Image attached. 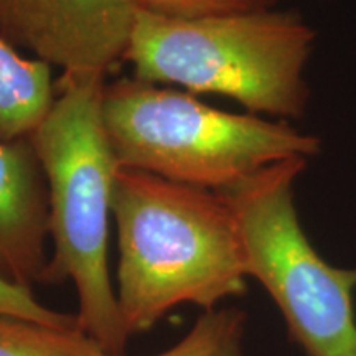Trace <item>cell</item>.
<instances>
[{
	"mask_svg": "<svg viewBox=\"0 0 356 356\" xmlns=\"http://www.w3.org/2000/svg\"><path fill=\"white\" fill-rule=\"evenodd\" d=\"M314 29L296 10L262 8L195 20L136 12L124 60L144 83L221 95L251 114L299 119Z\"/></svg>",
	"mask_w": 356,
	"mask_h": 356,
	"instance_id": "3",
	"label": "cell"
},
{
	"mask_svg": "<svg viewBox=\"0 0 356 356\" xmlns=\"http://www.w3.org/2000/svg\"><path fill=\"white\" fill-rule=\"evenodd\" d=\"M309 159L262 168L221 191L233 210L248 277L269 292L307 356H356V269L328 264L302 229L293 186Z\"/></svg>",
	"mask_w": 356,
	"mask_h": 356,
	"instance_id": "5",
	"label": "cell"
},
{
	"mask_svg": "<svg viewBox=\"0 0 356 356\" xmlns=\"http://www.w3.org/2000/svg\"><path fill=\"white\" fill-rule=\"evenodd\" d=\"M244 327L246 314L241 309L204 310L177 345L154 356H244Z\"/></svg>",
	"mask_w": 356,
	"mask_h": 356,
	"instance_id": "10",
	"label": "cell"
},
{
	"mask_svg": "<svg viewBox=\"0 0 356 356\" xmlns=\"http://www.w3.org/2000/svg\"><path fill=\"white\" fill-rule=\"evenodd\" d=\"M51 66L0 38V142L30 139L55 102Z\"/></svg>",
	"mask_w": 356,
	"mask_h": 356,
	"instance_id": "8",
	"label": "cell"
},
{
	"mask_svg": "<svg viewBox=\"0 0 356 356\" xmlns=\"http://www.w3.org/2000/svg\"><path fill=\"white\" fill-rule=\"evenodd\" d=\"M139 10L178 20L273 8L275 0H132Z\"/></svg>",
	"mask_w": 356,
	"mask_h": 356,
	"instance_id": "11",
	"label": "cell"
},
{
	"mask_svg": "<svg viewBox=\"0 0 356 356\" xmlns=\"http://www.w3.org/2000/svg\"><path fill=\"white\" fill-rule=\"evenodd\" d=\"M50 195L30 139L0 142V277L47 284Z\"/></svg>",
	"mask_w": 356,
	"mask_h": 356,
	"instance_id": "7",
	"label": "cell"
},
{
	"mask_svg": "<svg viewBox=\"0 0 356 356\" xmlns=\"http://www.w3.org/2000/svg\"><path fill=\"white\" fill-rule=\"evenodd\" d=\"M0 315L32 320L53 327H79L76 314L71 315L53 310L35 297L32 289L17 286L3 277H0Z\"/></svg>",
	"mask_w": 356,
	"mask_h": 356,
	"instance_id": "12",
	"label": "cell"
},
{
	"mask_svg": "<svg viewBox=\"0 0 356 356\" xmlns=\"http://www.w3.org/2000/svg\"><path fill=\"white\" fill-rule=\"evenodd\" d=\"M111 215L119 244L118 307L129 337L172 309H216L246 291L238 225L221 191L118 167Z\"/></svg>",
	"mask_w": 356,
	"mask_h": 356,
	"instance_id": "1",
	"label": "cell"
},
{
	"mask_svg": "<svg viewBox=\"0 0 356 356\" xmlns=\"http://www.w3.org/2000/svg\"><path fill=\"white\" fill-rule=\"evenodd\" d=\"M60 95L30 142L47 177L53 256L47 284L71 280L78 322L113 356L129 335L108 266V236L118 170L102 119V74H63Z\"/></svg>",
	"mask_w": 356,
	"mask_h": 356,
	"instance_id": "2",
	"label": "cell"
},
{
	"mask_svg": "<svg viewBox=\"0 0 356 356\" xmlns=\"http://www.w3.org/2000/svg\"><path fill=\"white\" fill-rule=\"evenodd\" d=\"M132 0H0V38L63 74H106L124 60Z\"/></svg>",
	"mask_w": 356,
	"mask_h": 356,
	"instance_id": "6",
	"label": "cell"
},
{
	"mask_svg": "<svg viewBox=\"0 0 356 356\" xmlns=\"http://www.w3.org/2000/svg\"><path fill=\"white\" fill-rule=\"evenodd\" d=\"M0 356H113L79 327L0 315Z\"/></svg>",
	"mask_w": 356,
	"mask_h": 356,
	"instance_id": "9",
	"label": "cell"
},
{
	"mask_svg": "<svg viewBox=\"0 0 356 356\" xmlns=\"http://www.w3.org/2000/svg\"><path fill=\"white\" fill-rule=\"evenodd\" d=\"M102 119L118 167L213 191L322 150L317 136L286 121L228 113L136 78L106 84Z\"/></svg>",
	"mask_w": 356,
	"mask_h": 356,
	"instance_id": "4",
	"label": "cell"
}]
</instances>
